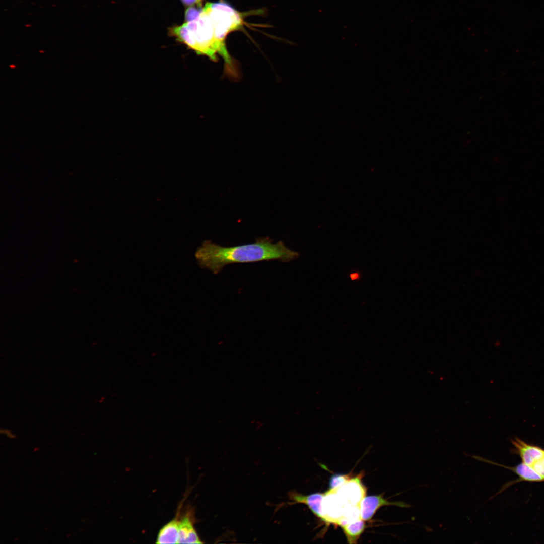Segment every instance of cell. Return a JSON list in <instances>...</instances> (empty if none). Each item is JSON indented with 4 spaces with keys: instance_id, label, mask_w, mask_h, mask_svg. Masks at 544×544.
I'll use <instances>...</instances> for the list:
<instances>
[{
    "instance_id": "6da1fadb",
    "label": "cell",
    "mask_w": 544,
    "mask_h": 544,
    "mask_svg": "<svg viewBox=\"0 0 544 544\" xmlns=\"http://www.w3.org/2000/svg\"><path fill=\"white\" fill-rule=\"evenodd\" d=\"M195 255L201 268L217 274L230 264L275 260L289 262L297 259L300 254L287 247L283 241L274 244L269 237H266L257 238L253 243L229 247L205 241Z\"/></svg>"
},
{
    "instance_id": "7a4b0ae2",
    "label": "cell",
    "mask_w": 544,
    "mask_h": 544,
    "mask_svg": "<svg viewBox=\"0 0 544 544\" xmlns=\"http://www.w3.org/2000/svg\"><path fill=\"white\" fill-rule=\"evenodd\" d=\"M171 32L197 53L206 55L213 61L217 60V53L221 55L225 61L226 72L237 76L238 72L234 61L226 45L218 40L212 18L203 8L196 20L173 27Z\"/></svg>"
},
{
    "instance_id": "3957f363",
    "label": "cell",
    "mask_w": 544,
    "mask_h": 544,
    "mask_svg": "<svg viewBox=\"0 0 544 544\" xmlns=\"http://www.w3.org/2000/svg\"><path fill=\"white\" fill-rule=\"evenodd\" d=\"M203 8L212 18L218 40L226 45L227 35L242 27L245 15L223 1L208 2Z\"/></svg>"
},
{
    "instance_id": "277c9868",
    "label": "cell",
    "mask_w": 544,
    "mask_h": 544,
    "mask_svg": "<svg viewBox=\"0 0 544 544\" xmlns=\"http://www.w3.org/2000/svg\"><path fill=\"white\" fill-rule=\"evenodd\" d=\"M362 473L351 478L341 486L335 488L346 505L360 506L365 497L367 489L362 482Z\"/></svg>"
},
{
    "instance_id": "5b68a950",
    "label": "cell",
    "mask_w": 544,
    "mask_h": 544,
    "mask_svg": "<svg viewBox=\"0 0 544 544\" xmlns=\"http://www.w3.org/2000/svg\"><path fill=\"white\" fill-rule=\"evenodd\" d=\"M346 505L335 489H329L325 492L322 502L324 521L328 523L336 524L343 516Z\"/></svg>"
},
{
    "instance_id": "8992f818",
    "label": "cell",
    "mask_w": 544,
    "mask_h": 544,
    "mask_svg": "<svg viewBox=\"0 0 544 544\" xmlns=\"http://www.w3.org/2000/svg\"><path fill=\"white\" fill-rule=\"evenodd\" d=\"M393 505L408 508L412 506L401 501L389 502L382 495H371L365 497L360 503L361 518L364 521L370 520L377 510L383 506Z\"/></svg>"
},
{
    "instance_id": "52a82bcc",
    "label": "cell",
    "mask_w": 544,
    "mask_h": 544,
    "mask_svg": "<svg viewBox=\"0 0 544 544\" xmlns=\"http://www.w3.org/2000/svg\"><path fill=\"white\" fill-rule=\"evenodd\" d=\"M192 509H188L181 516L179 524L178 543H202L194 528V516Z\"/></svg>"
},
{
    "instance_id": "ba28073f",
    "label": "cell",
    "mask_w": 544,
    "mask_h": 544,
    "mask_svg": "<svg viewBox=\"0 0 544 544\" xmlns=\"http://www.w3.org/2000/svg\"><path fill=\"white\" fill-rule=\"evenodd\" d=\"M511 443L522 462L527 465L532 466L544 457V449L539 446L529 444L517 437L512 439Z\"/></svg>"
},
{
    "instance_id": "9c48e42d",
    "label": "cell",
    "mask_w": 544,
    "mask_h": 544,
    "mask_svg": "<svg viewBox=\"0 0 544 544\" xmlns=\"http://www.w3.org/2000/svg\"><path fill=\"white\" fill-rule=\"evenodd\" d=\"M325 493H316L308 495L300 494L296 491L289 493L290 500L292 502L290 504H304L306 505L313 514L324 521L322 510V502Z\"/></svg>"
},
{
    "instance_id": "30bf717a",
    "label": "cell",
    "mask_w": 544,
    "mask_h": 544,
    "mask_svg": "<svg viewBox=\"0 0 544 544\" xmlns=\"http://www.w3.org/2000/svg\"><path fill=\"white\" fill-rule=\"evenodd\" d=\"M179 512L176 517L159 530L156 543H178L179 539Z\"/></svg>"
},
{
    "instance_id": "8fae6325",
    "label": "cell",
    "mask_w": 544,
    "mask_h": 544,
    "mask_svg": "<svg viewBox=\"0 0 544 544\" xmlns=\"http://www.w3.org/2000/svg\"><path fill=\"white\" fill-rule=\"evenodd\" d=\"M493 464L501 466L507 468L514 472L520 478V481L528 482H541L544 479L533 469L532 466L527 465L523 462L518 464L515 467H509L497 463L492 462Z\"/></svg>"
},
{
    "instance_id": "7c38bea8",
    "label": "cell",
    "mask_w": 544,
    "mask_h": 544,
    "mask_svg": "<svg viewBox=\"0 0 544 544\" xmlns=\"http://www.w3.org/2000/svg\"><path fill=\"white\" fill-rule=\"evenodd\" d=\"M365 527L364 520L360 518L348 523L342 528L346 535L347 542L354 544L357 542Z\"/></svg>"
},
{
    "instance_id": "4fadbf2b",
    "label": "cell",
    "mask_w": 544,
    "mask_h": 544,
    "mask_svg": "<svg viewBox=\"0 0 544 544\" xmlns=\"http://www.w3.org/2000/svg\"><path fill=\"white\" fill-rule=\"evenodd\" d=\"M352 478L350 474H334L331 477L329 481V489L337 488Z\"/></svg>"
},
{
    "instance_id": "5bb4252c",
    "label": "cell",
    "mask_w": 544,
    "mask_h": 544,
    "mask_svg": "<svg viewBox=\"0 0 544 544\" xmlns=\"http://www.w3.org/2000/svg\"><path fill=\"white\" fill-rule=\"evenodd\" d=\"M202 9L197 7L191 6L185 11V18L186 22H190L196 20L200 15Z\"/></svg>"
},
{
    "instance_id": "9a60e30c",
    "label": "cell",
    "mask_w": 544,
    "mask_h": 544,
    "mask_svg": "<svg viewBox=\"0 0 544 544\" xmlns=\"http://www.w3.org/2000/svg\"><path fill=\"white\" fill-rule=\"evenodd\" d=\"M532 467L544 479V465L541 460L535 463Z\"/></svg>"
},
{
    "instance_id": "2e32d148",
    "label": "cell",
    "mask_w": 544,
    "mask_h": 544,
    "mask_svg": "<svg viewBox=\"0 0 544 544\" xmlns=\"http://www.w3.org/2000/svg\"><path fill=\"white\" fill-rule=\"evenodd\" d=\"M203 0H181L182 2L185 5L188 6H196L200 7L202 5Z\"/></svg>"
},
{
    "instance_id": "e0dca14e",
    "label": "cell",
    "mask_w": 544,
    "mask_h": 544,
    "mask_svg": "<svg viewBox=\"0 0 544 544\" xmlns=\"http://www.w3.org/2000/svg\"><path fill=\"white\" fill-rule=\"evenodd\" d=\"M349 277L352 281H358L361 278L362 275L360 271H355L349 274Z\"/></svg>"
},
{
    "instance_id": "ac0fdd59",
    "label": "cell",
    "mask_w": 544,
    "mask_h": 544,
    "mask_svg": "<svg viewBox=\"0 0 544 544\" xmlns=\"http://www.w3.org/2000/svg\"><path fill=\"white\" fill-rule=\"evenodd\" d=\"M1 433H3L6 434L9 438L11 439H14L16 437V435L14 434L13 433H12L11 431L8 430H4L3 431L1 430Z\"/></svg>"
},
{
    "instance_id": "d6986e66",
    "label": "cell",
    "mask_w": 544,
    "mask_h": 544,
    "mask_svg": "<svg viewBox=\"0 0 544 544\" xmlns=\"http://www.w3.org/2000/svg\"><path fill=\"white\" fill-rule=\"evenodd\" d=\"M39 450V447H35L34 449V452L38 451Z\"/></svg>"
},
{
    "instance_id": "ffe728a7",
    "label": "cell",
    "mask_w": 544,
    "mask_h": 544,
    "mask_svg": "<svg viewBox=\"0 0 544 544\" xmlns=\"http://www.w3.org/2000/svg\"><path fill=\"white\" fill-rule=\"evenodd\" d=\"M540 460H541V462L542 463V464L544 465V457Z\"/></svg>"
},
{
    "instance_id": "44dd1931",
    "label": "cell",
    "mask_w": 544,
    "mask_h": 544,
    "mask_svg": "<svg viewBox=\"0 0 544 544\" xmlns=\"http://www.w3.org/2000/svg\"><path fill=\"white\" fill-rule=\"evenodd\" d=\"M20 539V537H18V538H16V539H15V541H17V540H18V539Z\"/></svg>"
},
{
    "instance_id": "7402d4cb",
    "label": "cell",
    "mask_w": 544,
    "mask_h": 544,
    "mask_svg": "<svg viewBox=\"0 0 544 544\" xmlns=\"http://www.w3.org/2000/svg\"><path fill=\"white\" fill-rule=\"evenodd\" d=\"M70 535H71V533H70V534H67V536H67V537H69V536H70Z\"/></svg>"
}]
</instances>
